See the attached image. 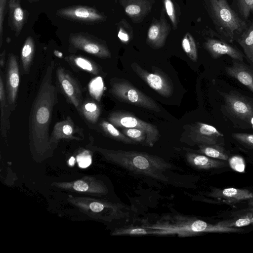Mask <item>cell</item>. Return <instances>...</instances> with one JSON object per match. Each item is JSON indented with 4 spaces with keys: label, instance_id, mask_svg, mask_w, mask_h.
Returning a JSON list of instances; mask_svg holds the SVG:
<instances>
[{
    "label": "cell",
    "instance_id": "1",
    "mask_svg": "<svg viewBox=\"0 0 253 253\" xmlns=\"http://www.w3.org/2000/svg\"><path fill=\"white\" fill-rule=\"evenodd\" d=\"M54 63L50 62L33 102L29 119L32 139L40 143L48 137L52 111L57 102V89L52 81Z\"/></svg>",
    "mask_w": 253,
    "mask_h": 253
},
{
    "label": "cell",
    "instance_id": "2",
    "mask_svg": "<svg viewBox=\"0 0 253 253\" xmlns=\"http://www.w3.org/2000/svg\"><path fill=\"white\" fill-rule=\"evenodd\" d=\"M145 228L155 231L156 235H177L186 237L204 233H238L243 231L239 227H225L212 224L204 220L178 214L168 215L152 224H144Z\"/></svg>",
    "mask_w": 253,
    "mask_h": 253
},
{
    "label": "cell",
    "instance_id": "3",
    "mask_svg": "<svg viewBox=\"0 0 253 253\" xmlns=\"http://www.w3.org/2000/svg\"><path fill=\"white\" fill-rule=\"evenodd\" d=\"M110 158L123 168L141 175L168 182L164 172L173 168L164 159L154 155L136 151H112Z\"/></svg>",
    "mask_w": 253,
    "mask_h": 253
},
{
    "label": "cell",
    "instance_id": "4",
    "mask_svg": "<svg viewBox=\"0 0 253 253\" xmlns=\"http://www.w3.org/2000/svg\"><path fill=\"white\" fill-rule=\"evenodd\" d=\"M213 21L219 32L230 42L240 36L247 28L241 19L230 7L226 0H209Z\"/></svg>",
    "mask_w": 253,
    "mask_h": 253
},
{
    "label": "cell",
    "instance_id": "5",
    "mask_svg": "<svg viewBox=\"0 0 253 253\" xmlns=\"http://www.w3.org/2000/svg\"><path fill=\"white\" fill-rule=\"evenodd\" d=\"M111 84V93L119 100L152 111H160L159 107L153 99L126 81L117 79L112 81Z\"/></svg>",
    "mask_w": 253,
    "mask_h": 253
},
{
    "label": "cell",
    "instance_id": "6",
    "mask_svg": "<svg viewBox=\"0 0 253 253\" xmlns=\"http://www.w3.org/2000/svg\"><path fill=\"white\" fill-rule=\"evenodd\" d=\"M109 122L116 127L121 128H137L142 129L147 134L146 144L153 147L160 137L157 127L129 113L121 111L114 112L108 117Z\"/></svg>",
    "mask_w": 253,
    "mask_h": 253
},
{
    "label": "cell",
    "instance_id": "7",
    "mask_svg": "<svg viewBox=\"0 0 253 253\" xmlns=\"http://www.w3.org/2000/svg\"><path fill=\"white\" fill-rule=\"evenodd\" d=\"M60 17L83 24L92 25L104 19V16L96 8L86 5H72L57 10Z\"/></svg>",
    "mask_w": 253,
    "mask_h": 253
},
{
    "label": "cell",
    "instance_id": "8",
    "mask_svg": "<svg viewBox=\"0 0 253 253\" xmlns=\"http://www.w3.org/2000/svg\"><path fill=\"white\" fill-rule=\"evenodd\" d=\"M70 47L86 52L99 58H109L107 48L98 39L87 33H71L69 36Z\"/></svg>",
    "mask_w": 253,
    "mask_h": 253
},
{
    "label": "cell",
    "instance_id": "9",
    "mask_svg": "<svg viewBox=\"0 0 253 253\" xmlns=\"http://www.w3.org/2000/svg\"><path fill=\"white\" fill-rule=\"evenodd\" d=\"M189 137L191 142L198 145H221L223 135L214 126L201 122L192 124Z\"/></svg>",
    "mask_w": 253,
    "mask_h": 253
},
{
    "label": "cell",
    "instance_id": "10",
    "mask_svg": "<svg viewBox=\"0 0 253 253\" xmlns=\"http://www.w3.org/2000/svg\"><path fill=\"white\" fill-rule=\"evenodd\" d=\"M227 109L233 115L251 123L253 107L245 97L235 93H222Z\"/></svg>",
    "mask_w": 253,
    "mask_h": 253
},
{
    "label": "cell",
    "instance_id": "11",
    "mask_svg": "<svg viewBox=\"0 0 253 253\" xmlns=\"http://www.w3.org/2000/svg\"><path fill=\"white\" fill-rule=\"evenodd\" d=\"M131 66L139 77L159 94L166 97L172 94L173 86L166 77L160 73H149L136 63H132Z\"/></svg>",
    "mask_w": 253,
    "mask_h": 253
},
{
    "label": "cell",
    "instance_id": "12",
    "mask_svg": "<svg viewBox=\"0 0 253 253\" xmlns=\"http://www.w3.org/2000/svg\"><path fill=\"white\" fill-rule=\"evenodd\" d=\"M58 81L63 92L70 102L80 109L82 102L81 90L76 81L62 67L56 71Z\"/></svg>",
    "mask_w": 253,
    "mask_h": 253
},
{
    "label": "cell",
    "instance_id": "13",
    "mask_svg": "<svg viewBox=\"0 0 253 253\" xmlns=\"http://www.w3.org/2000/svg\"><path fill=\"white\" fill-rule=\"evenodd\" d=\"M206 195L211 198L222 200L229 204H235L253 200V192L246 189L227 188L212 189Z\"/></svg>",
    "mask_w": 253,
    "mask_h": 253
},
{
    "label": "cell",
    "instance_id": "14",
    "mask_svg": "<svg viewBox=\"0 0 253 253\" xmlns=\"http://www.w3.org/2000/svg\"><path fill=\"white\" fill-rule=\"evenodd\" d=\"M19 67L16 56L10 54L6 67V90L8 103L12 105L16 101L19 85Z\"/></svg>",
    "mask_w": 253,
    "mask_h": 253
},
{
    "label": "cell",
    "instance_id": "15",
    "mask_svg": "<svg viewBox=\"0 0 253 253\" xmlns=\"http://www.w3.org/2000/svg\"><path fill=\"white\" fill-rule=\"evenodd\" d=\"M188 164L198 170H210L222 168L227 166L225 161L213 159L205 155L188 151L185 155Z\"/></svg>",
    "mask_w": 253,
    "mask_h": 253
},
{
    "label": "cell",
    "instance_id": "16",
    "mask_svg": "<svg viewBox=\"0 0 253 253\" xmlns=\"http://www.w3.org/2000/svg\"><path fill=\"white\" fill-rule=\"evenodd\" d=\"M205 47L214 58H217L223 55L242 61L244 55L238 49L223 41L210 39L205 43Z\"/></svg>",
    "mask_w": 253,
    "mask_h": 253
},
{
    "label": "cell",
    "instance_id": "17",
    "mask_svg": "<svg viewBox=\"0 0 253 253\" xmlns=\"http://www.w3.org/2000/svg\"><path fill=\"white\" fill-rule=\"evenodd\" d=\"M225 71L230 77L238 80L253 92V69L240 62L233 61Z\"/></svg>",
    "mask_w": 253,
    "mask_h": 253
},
{
    "label": "cell",
    "instance_id": "18",
    "mask_svg": "<svg viewBox=\"0 0 253 253\" xmlns=\"http://www.w3.org/2000/svg\"><path fill=\"white\" fill-rule=\"evenodd\" d=\"M9 24L16 36L18 37L26 21V14L20 0H10L8 2Z\"/></svg>",
    "mask_w": 253,
    "mask_h": 253
},
{
    "label": "cell",
    "instance_id": "19",
    "mask_svg": "<svg viewBox=\"0 0 253 253\" xmlns=\"http://www.w3.org/2000/svg\"><path fill=\"white\" fill-rule=\"evenodd\" d=\"M185 150L205 155L210 158L223 161L228 160V154L226 150L219 144L199 145L198 150L184 148Z\"/></svg>",
    "mask_w": 253,
    "mask_h": 253
},
{
    "label": "cell",
    "instance_id": "20",
    "mask_svg": "<svg viewBox=\"0 0 253 253\" xmlns=\"http://www.w3.org/2000/svg\"><path fill=\"white\" fill-rule=\"evenodd\" d=\"M80 130L70 117L57 123L54 126L52 136L56 138L73 137Z\"/></svg>",
    "mask_w": 253,
    "mask_h": 253
},
{
    "label": "cell",
    "instance_id": "21",
    "mask_svg": "<svg viewBox=\"0 0 253 253\" xmlns=\"http://www.w3.org/2000/svg\"><path fill=\"white\" fill-rule=\"evenodd\" d=\"M236 40L246 57L253 63V22Z\"/></svg>",
    "mask_w": 253,
    "mask_h": 253
},
{
    "label": "cell",
    "instance_id": "22",
    "mask_svg": "<svg viewBox=\"0 0 253 253\" xmlns=\"http://www.w3.org/2000/svg\"><path fill=\"white\" fill-rule=\"evenodd\" d=\"M35 52V43L32 37H28L21 50V61L25 73H28Z\"/></svg>",
    "mask_w": 253,
    "mask_h": 253
},
{
    "label": "cell",
    "instance_id": "23",
    "mask_svg": "<svg viewBox=\"0 0 253 253\" xmlns=\"http://www.w3.org/2000/svg\"><path fill=\"white\" fill-rule=\"evenodd\" d=\"M0 130L3 133H5L6 130L9 128V123L8 119L7 105L6 104V93L4 89V83L3 82L2 72L0 75Z\"/></svg>",
    "mask_w": 253,
    "mask_h": 253
},
{
    "label": "cell",
    "instance_id": "24",
    "mask_svg": "<svg viewBox=\"0 0 253 253\" xmlns=\"http://www.w3.org/2000/svg\"><path fill=\"white\" fill-rule=\"evenodd\" d=\"M68 60L79 68L94 75L99 74V67L94 62L81 56L71 55L68 57Z\"/></svg>",
    "mask_w": 253,
    "mask_h": 253
},
{
    "label": "cell",
    "instance_id": "25",
    "mask_svg": "<svg viewBox=\"0 0 253 253\" xmlns=\"http://www.w3.org/2000/svg\"><path fill=\"white\" fill-rule=\"evenodd\" d=\"M100 126L104 131L114 139L125 144H135L136 143L120 131L115 126L109 122L102 121Z\"/></svg>",
    "mask_w": 253,
    "mask_h": 253
},
{
    "label": "cell",
    "instance_id": "26",
    "mask_svg": "<svg viewBox=\"0 0 253 253\" xmlns=\"http://www.w3.org/2000/svg\"><path fill=\"white\" fill-rule=\"evenodd\" d=\"M79 109L85 119L93 124L97 121L100 114V107L94 101H87L82 104Z\"/></svg>",
    "mask_w": 253,
    "mask_h": 253
},
{
    "label": "cell",
    "instance_id": "27",
    "mask_svg": "<svg viewBox=\"0 0 253 253\" xmlns=\"http://www.w3.org/2000/svg\"><path fill=\"white\" fill-rule=\"evenodd\" d=\"M155 231L143 226H128L118 229L114 233L116 235H145L154 234Z\"/></svg>",
    "mask_w": 253,
    "mask_h": 253
},
{
    "label": "cell",
    "instance_id": "28",
    "mask_svg": "<svg viewBox=\"0 0 253 253\" xmlns=\"http://www.w3.org/2000/svg\"><path fill=\"white\" fill-rule=\"evenodd\" d=\"M182 46L189 58L193 61H196L198 56L196 44L189 34H187L183 39Z\"/></svg>",
    "mask_w": 253,
    "mask_h": 253
},
{
    "label": "cell",
    "instance_id": "29",
    "mask_svg": "<svg viewBox=\"0 0 253 253\" xmlns=\"http://www.w3.org/2000/svg\"><path fill=\"white\" fill-rule=\"evenodd\" d=\"M122 132L135 143L146 144L147 134L142 129L137 128H123Z\"/></svg>",
    "mask_w": 253,
    "mask_h": 253
},
{
    "label": "cell",
    "instance_id": "30",
    "mask_svg": "<svg viewBox=\"0 0 253 253\" xmlns=\"http://www.w3.org/2000/svg\"><path fill=\"white\" fill-rule=\"evenodd\" d=\"M218 224L229 227H241L253 223V216H247L239 218L236 220L229 221H221Z\"/></svg>",
    "mask_w": 253,
    "mask_h": 253
},
{
    "label": "cell",
    "instance_id": "31",
    "mask_svg": "<svg viewBox=\"0 0 253 253\" xmlns=\"http://www.w3.org/2000/svg\"><path fill=\"white\" fill-rule=\"evenodd\" d=\"M228 164L233 170L240 173L245 172V162L242 157L233 156L228 159Z\"/></svg>",
    "mask_w": 253,
    "mask_h": 253
},
{
    "label": "cell",
    "instance_id": "32",
    "mask_svg": "<svg viewBox=\"0 0 253 253\" xmlns=\"http://www.w3.org/2000/svg\"><path fill=\"white\" fill-rule=\"evenodd\" d=\"M240 14L245 19H248L253 13V0H237Z\"/></svg>",
    "mask_w": 253,
    "mask_h": 253
},
{
    "label": "cell",
    "instance_id": "33",
    "mask_svg": "<svg viewBox=\"0 0 253 253\" xmlns=\"http://www.w3.org/2000/svg\"><path fill=\"white\" fill-rule=\"evenodd\" d=\"M102 86V82L100 78L92 80L89 84L90 94L97 100L101 97Z\"/></svg>",
    "mask_w": 253,
    "mask_h": 253
},
{
    "label": "cell",
    "instance_id": "34",
    "mask_svg": "<svg viewBox=\"0 0 253 253\" xmlns=\"http://www.w3.org/2000/svg\"><path fill=\"white\" fill-rule=\"evenodd\" d=\"M232 137L241 144L253 149V134L245 133H234Z\"/></svg>",
    "mask_w": 253,
    "mask_h": 253
},
{
    "label": "cell",
    "instance_id": "35",
    "mask_svg": "<svg viewBox=\"0 0 253 253\" xmlns=\"http://www.w3.org/2000/svg\"><path fill=\"white\" fill-rule=\"evenodd\" d=\"M77 160L79 166L82 168H87L91 163V156L87 151L78 155Z\"/></svg>",
    "mask_w": 253,
    "mask_h": 253
},
{
    "label": "cell",
    "instance_id": "36",
    "mask_svg": "<svg viewBox=\"0 0 253 253\" xmlns=\"http://www.w3.org/2000/svg\"><path fill=\"white\" fill-rule=\"evenodd\" d=\"M160 35V29L156 25H153L150 27L148 33L149 39L154 42L158 41Z\"/></svg>",
    "mask_w": 253,
    "mask_h": 253
},
{
    "label": "cell",
    "instance_id": "37",
    "mask_svg": "<svg viewBox=\"0 0 253 253\" xmlns=\"http://www.w3.org/2000/svg\"><path fill=\"white\" fill-rule=\"evenodd\" d=\"M166 10L171 21L175 22V16L173 3L170 0H165Z\"/></svg>",
    "mask_w": 253,
    "mask_h": 253
},
{
    "label": "cell",
    "instance_id": "38",
    "mask_svg": "<svg viewBox=\"0 0 253 253\" xmlns=\"http://www.w3.org/2000/svg\"><path fill=\"white\" fill-rule=\"evenodd\" d=\"M126 12L129 15H133L138 14L141 9L140 6L136 4H130L127 5L126 9Z\"/></svg>",
    "mask_w": 253,
    "mask_h": 253
},
{
    "label": "cell",
    "instance_id": "39",
    "mask_svg": "<svg viewBox=\"0 0 253 253\" xmlns=\"http://www.w3.org/2000/svg\"><path fill=\"white\" fill-rule=\"evenodd\" d=\"M88 186L84 181L79 180L74 183V189L78 191H85L87 190Z\"/></svg>",
    "mask_w": 253,
    "mask_h": 253
},
{
    "label": "cell",
    "instance_id": "40",
    "mask_svg": "<svg viewBox=\"0 0 253 253\" xmlns=\"http://www.w3.org/2000/svg\"><path fill=\"white\" fill-rule=\"evenodd\" d=\"M89 208L93 211L98 212L104 209V206L98 202H92L90 204Z\"/></svg>",
    "mask_w": 253,
    "mask_h": 253
},
{
    "label": "cell",
    "instance_id": "41",
    "mask_svg": "<svg viewBox=\"0 0 253 253\" xmlns=\"http://www.w3.org/2000/svg\"><path fill=\"white\" fill-rule=\"evenodd\" d=\"M118 36L119 38L124 42H127L129 40L128 35L124 32V31H123L122 29L120 30L118 34Z\"/></svg>",
    "mask_w": 253,
    "mask_h": 253
},
{
    "label": "cell",
    "instance_id": "42",
    "mask_svg": "<svg viewBox=\"0 0 253 253\" xmlns=\"http://www.w3.org/2000/svg\"><path fill=\"white\" fill-rule=\"evenodd\" d=\"M5 55V50H4L0 54V65L1 67L4 65Z\"/></svg>",
    "mask_w": 253,
    "mask_h": 253
},
{
    "label": "cell",
    "instance_id": "43",
    "mask_svg": "<svg viewBox=\"0 0 253 253\" xmlns=\"http://www.w3.org/2000/svg\"><path fill=\"white\" fill-rule=\"evenodd\" d=\"M75 159L73 157H72L69 161V164L70 166H72L75 164Z\"/></svg>",
    "mask_w": 253,
    "mask_h": 253
},
{
    "label": "cell",
    "instance_id": "44",
    "mask_svg": "<svg viewBox=\"0 0 253 253\" xmlns=\"http://www.w3.org/2000/svg\"><path fill=\"white\" fill-rule=\"evenodd\" d=\"M27 0L28 1L30 2H34L38 1L41 0Z\"/></svg>",
    "mask_w": 253,
    "mask_h": 253
},
{
    "label": "cell",
    "instance_id": "45",
    "mask_svg": "<svg viewBox=\"0 0 253 253\" xmlns=\"http://www.w3.org/2000/svg\"><path fill=\"white\" fill-rule=\"evenodd\" d=\"M250 211H252L253 212V208H251L250 209Z\"/></svg>",
    "mask_w": 253,
    "mask_h": 253
}]
</instances>
